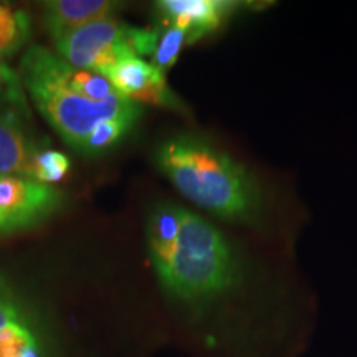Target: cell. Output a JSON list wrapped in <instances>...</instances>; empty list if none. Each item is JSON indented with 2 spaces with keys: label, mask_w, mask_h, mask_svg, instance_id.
<instances>
[{
  "label": "cell",
  "mask_w": 357,
  "mask_h": 357,
  "mask_svg": "<svg viewBox=\"0 0 357 357\" xmlns=\"http://www.w3.org/2000/svg\"><path fill=\"white\" fill-rule=\"evenodd\" d=\"M155 166L176 189L222 220L261 227L265 195L247 167L197 134L169 137L154 153Z\"/></svg>",
  "instance_id": "cell-1"
},
{
  "label": "cell",
  "mask_w": 357,
  "mask_h": 357,
  "mask_svg": "<svg viewBox=\"0 0 357 357\" xmlns=\"http://www.w3.org/2000/svg\"><path fill=\"white\" fill-rule=\"evenodd\" d=\"M169 296L189 306L227 300L242 288L243 263L222 231L197 213L182 211V225L169 261L155 271Z\"/></svg>",
  "instance_id": "cell-2"
},
{
  "label": "cell",
  "mask_w": 357,
  "mask_h": 357,
  "mask_svg": "<svg viewBox=\"0 0 357 357\" xmlns=\"http://www.w3.org/2000/svg\"><path fill=\"white\" fill-rule=\"evenodd\" d=\"M22 79L35 106L50 126L71 147L82 151L86 137L98 123L109 118H141V106L124 96L105 102H93L75 95L37 71L20 66Z\"/></svg>",
  "instance_id": "cell-3"
},
{
  "label": "cell",
  "mask_w": 357,
  "mask_h": 357,
  "mask_svg": "<svg viewBox=\"0 0 357 357\" xmlns=\"http://www.w3.org/2000/svg\"><path fill=\"white\" fill-rule=\"evenodd\" d=\"M158 40L159 33L155 30L136 29L108 17L91 22L58 40L55 50L66 63L108 77L121 60L153 55Z\"/></svg>",
  "instance_id": "cell-4"
},
{
  "label": "cell",
  "mask_w": 357,
  "mask_h": 357,
  "mask_svg": "<svg viewBox=\"0 0 357 357\" xmlns=\"http://www.w3.org/2000/svg\"><path fill=\"white\" fill-rule=\"evenodd\" d=\"M60 204L61 195L53 185L29 177L0 174V235L38 225Z\"/></svg>",
  "instance_id": "cell-5"
},
{
  "label": "cell",
  "mask_w": 357,
  "mask_h": 357,
  "mask_svg": "<svg viewBox=\"0 0 357 357\" xmlns=\"http://www.w3.org/2000/svg\"><path fill=\"white\" fill-rule=\"evenodd\" d=\"M20 66L37 71L88 101L105 102L119 96V93L106 77L96 71L77 68V66L66 63L55 53L38 47V45H33L25 52Z\"/></svg>",
  "instance_id": "cell-6"
},
{
  "label": "cell",
  "mask_w": 357,
  "mask_h": 357,
  "mask_svg": "<svg viewBox=\"0 0 357 357\" xmlns=\"http://www.w3.org/2000/svg\"><path fill=\"white\" fill-rule=\"evenodd\" d=\"M119 95L134 102L164 106V108L184 111V105L167 86L166 73L155 68L151 61L139 56L121 60L108 77Z\"/></svg>",
  "instance_id": "cell-7"
},
{
  "label": "cell",
  "mask_w": 357,
  "mask_h": 357,
  "mask_svg": "<svg viewBox=\"0 0 357 357\" xmlns=\"http://www.w3.org/2000/svg\"><path fill=\"white\" fill-rule=\"evenodd\" d=\"M155 7L169 25L184 30L187 42L194 43L213 32L236 3L225 0H160Z\"/></svg>",
  "instance_id": "cell-8"
},
{
  "label": "cell",
  "mask_w": 357,
  "mask_h": 357,
  "mask_svg": "<svg viewBox=\"0 0 357 357\" xmlns=\"http://www.w3.org/2000/svg\"><path fill=\"white\" fill-rule=\"evenodd\" d=\"M0 357H42L37 334L15 293L0 276Z\"/></svg>",
  "instance_id": "cell-9"
},
{
  "label": "cell",
  "mask_w": 357,
  "mask_h": 357,
  "mask_svg": "<svg viewBox=\"0 0 357 357\" xmlns=\"http://www.w3.org/2000/svg\"><path fill=\"white\" fill-rule=\"evenodd\" d=\"M118 3L109 0H52L43 3V25L53 42L91 22L114 17Z\"/></svg>",
  "instance_id": "cell-10"
},
{
  "label": "cell",
  "mask_w": 357,
  "mask_h": 357,
  "mask_svg": "<svg viewBox=\"0 0 357 357\" xmlns=\"http://www.w3.org/2000/svg\"><path fill=\"white\" fill-rule=\"evenodd\" d=\"M38 151L17 116L0 109V174L33 178V160Z\"/></svg>",
  "instance_id": "cell-11"
},
{
  "label": "cell",
  "mask_w": 357,
  "mask_h": 357,
  "mask_svg": "<svg viewBox=\"0 0 357 357\" xmlns=\"http://www.w3.org/2000/svg\"><path fill=\"white\" fill-rule=\"evenodd\" d=\"M182 211L184 207H178V205L162 204L149 213L146 236L149 257L155 271L166 265L176 247L178 234H181Z\"/></svg>",
  "instance_id": "cell-12"
},
{
  "label": "cell",
  "mask_w": 357,
  "mask_h": 357,
  "mask_svg": "<svg viewBox=\"0 0 357 357\" xmlns=\"http://www.w3.org/2000/svg\"><path fill=\"white\" fill-rule=\"evenodd\" d=\"M30 35V20L25 12L0 3V56L15 53Z\"/></svg>",
  "instance_id": "cell-13"
},
{
  "label": "cell",
  "mask_w": 357,
  "mask_h": 357,
  "mask_svg": "<svg viewBox=\"0 0 357 357\" xmlns=\"http://www.w3.org/2000/svg\"><path fill=\"white\" fill-rule=\"evenodd\" d=\"M139 118H109L105 121L98 123L91 134L86 137L84 144L79 153L83 154H101L105 151H108L109 147L118 144L123 139L124 134L131 129Z\"/></svg>",
  "instance_id": "cell-14"
},
{
  "label": "cell",
  "mask_w": 357,
  "mask_h": 357,
  "mask_svg": "<svg viewBox=\"0 0 357 357\" xmlns=\"http://www.w3.org/2000/svg\"><path fill=\"white\" fill-rule=\"evenodd\" d=\"M70 166L66 154L55 149H40L33 160V181L52 185L68 174Z\"/></svg>",
  "instance_id": "cell-15"
},
{
  "label": "cell",
  "mask_w": 357,
  "mask_h": 357,
  "mask_svg": "<svg viewBox=\"0 0 357 357\" xmlns=\"http://www.w3.org/2000/svg\"><path fill=\"white\" fill-rule=\"evenodd\" d=\"M187 42V33L178 26L169 25V29L162 35H159L158 45L153 53V63L155 68L166 73L169 68L176 65L178 53Z\"/></svg>",
  "instance_id": "cell-16"
},
{
  "label": "cell",
  "mask_w": 357,
  "mask_h": 357,
  "mask_svg": "<svg viewBox=\"0 0 357 357\" xmlns=\"http://www.w3.org/2000/svg\"><path fill=\"white\" fill-rule=\"evenodd\" d=\"M13 75L12 71L7 68V65L0 60V86H6V84H12Z\"/></svg>",
  "instance_id": "cell-17"
}]
</instances>
